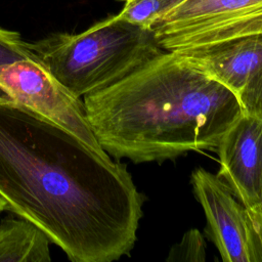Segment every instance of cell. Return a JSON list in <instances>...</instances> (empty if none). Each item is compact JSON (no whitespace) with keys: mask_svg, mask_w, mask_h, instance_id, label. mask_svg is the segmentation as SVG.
Wrapping results in <instances>:
<instances>
[{"mask_svg":"<svg viewBox=\"0 0 262 262\" xmlns=\"http://www.w3.org/2000/svg\"><path fill=\"white\" fill-rule=\"evenodd\" d=\"M0 195L74 262L128 255L144 202L124 164L14 100L0 102Z\"/></svg>","mask_w":262,"mask_h":262,"instance_id":"1","label":"cell"},{"mask_svg":"<svg viewBox=\"0 0 262 262\" xmlns=\"http://www.w3.org/2000/svg\"><path fill=\"white\" fill-rule=\"evenodd\" d=\"M83 103L104 151L134 163L216 150L243 114L229 90L166 50Z\"/></svg>","mask_w":262,"mask_h":262,"instance_id":"2","label":"cell"},{"mask_svg":"<svg viewBox=\"0 0 262 262\" xmlns=\"http://www.w3.org/2000/svg\"><path fill=\"white\" fill-rule=\"evenodd\" d=\"M38 62L73 95L111 86L165 50L150 29L118 14L79 34H54L31 43Z\"/></svg>","mask_w":262,"mask_h":262,"instance_id":"3","label":"cell"},{"mask_svg":"<svg viewBox=\"0 0 262 262\" xmlns=\"http://www.w3.org/2000/svg\"><path fill=\"white\" fill-rule=\"evenodd\" d=\"M150 30L166 51L262 34V0H182Z\"/></svg>","mask_w":262,"mask_h":262,"instance_id":"4","label":"cell"},{"mask_svg":"<svg viewBox=\"0 0 262 262\" xmlns=\"http://www.w3.org/2000/svg\"><path fill=\"white\" fill-rule=\"evenodd\" d=\"M229 90L244 115L262 117V34L174 51Z\"/></svg>","mask_w":262,"mask_h":262,"instance_id":"5","label":"cell"},{"mask_svg":"<svg viewBox=\"0 0 262 262\" xmlns=\"http://www.w3.org/2000/svg\"><path fill=\"white\" fill-rule=\"evenodd\" d=\"M0 85L14 101L68 129L95 150L107 154L90 127L81 98L39 62L25 59L0 69Z\"/></svg>","mask_w":262,"mask_h":262,"instance_id":"6","label":"cell"},{"mask_svg":"<svg viewBox=\"0 0 262 262\" xmlns=\"http://www.w3.org/2000/svg\"><path fill=\"white\" fill-rule=\"evenodd\" d=\"M193 193L204 209L208 233L224 262H262V244L247 208L228 186L204 168L191 174Z\"/></svg>","mask_w":262,"mask_h":262,"instance_id":"7","label":"cell"},{"mask_svg":"<svg viewBox=\"0 0 262 262\" xmlns=\"http://www.w3.org/2000/svg\"><path fill=\"white\" fill-rule=\"evenodd\" d=\"M217 176L247 208L262 211V117L242 114L221 138Z\"/></svg>","mask_w":262,"mask_h":262,"instance_id":"8","label":"cell"},{"mask_svg":"<svg viewBox=\"0 0 262 262\" xmlns=\"http://www.w3.org/2000/svg\"><path fill=\"white\" fill-rule=\"evenodd\" d=\"M49 241L31 221L6 218L0 224V262H48Z\"/></svg>","mask_w":262,"mask_h":262,"instance_id":"9","label":"cell"},{"mask_svg":"<svg viewBox=\"0 0 262 262\" xmlns=\"http://www.w3.org/2000/svg\"><path fill=\"white\" fill-rule=\"evenodd\" d=\"M182 0H125L118 15L139 27L150 29L166 12Z\"/></svg>","mask_w":262,"mask_h":262,"instance_id":"10","label":"cell"},{"mask_svg":"<svg viewBox=\"0 0 262 262\" xmlns=\"http://www.w3.org/2000/svg\"><path fill=\"white\" fill-rule=\"evenodd\" d=\"M25 59L38 62L31 43L24 41L17 32L0 28V69Z\"/></svg>","mask_w":262,"mask_h":262,"instance_id":"11","label":"cell"},{"mask_svg":"<svg viewBox=\"0 0 262 262\" xmlns=\"http://www.w3.org/2000/svg\"><path fill=\"white\" fill-rule=\"evenodd\" d=\"M167 260L205 261L206 244L201 232L195 228L185 232L181 241L171 249Z\"/></svg>","mask_w":262,"mask_h":262,"instance_id":"12","label":"cell"},{"mask_svg":"<svg viewBox=\"0 0 262 262\" xmlns=\"http://www.w3.org/2000/svg\"><path fill=\"white\" fill-rule=\"evenodd\" d=\"M253 223L255 225V228L258 232V235H259L261 244H262V211L259 213V215L257 217H255L253 219Z\"/></svg>","mask_w":262,"mask_h":262,"instance_id":"13","label":"cell"},{"mask_svg":"<svg viewBox=\"0 0 262 262\" xmlns=\"http://www.w3.org/2000/svg\"><path fill=\"white\" fill-rule=\"evenodd\" d=\"M13 98L10 96V94L0 85V102L4 101H11Z\"/></svg>","mask_w":262,"mask_h":262,"instance_id":"14","label":"cell"},{"mask_svg":"<svg viewBox=\"0 0 262 262\" xmlns=\"http://www.w3.org/2000/svg\"><path fill=\"white\" fill-rule=\"evenodd\" d=\"M4 210H7V204H6L5 200L0 195V213Z\"/></svg>","mask_w":262,"mask_h":262,"instance_id":"15","label":"cell"},{"mask_svg":"<svg viewBox=\"0 0 262 262\" xmlns=\"http://www.w3.org/2000/svg\"><path fill=\"white\" fill-rule=\"evenodd\" d=\"M120 1H122V2H123V1H125V0H120Z\"/></svg>","mask_w":262,"mask_h":262,"instance_id":"16","label":"cell"}]
</instances>
